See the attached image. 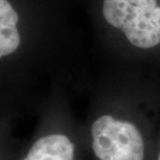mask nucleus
I'll return each instance as SVG.
<instances>
[{"instance_id":"1","label":"nucleus","mask_w":160,"mask_h":160,"mask_svg":"<svg viewBox=\"0 0 160 160\" xmlns=\"http://www.w3.org/2000/svg\"><path fill=\"white\" fill-rule=\"evenodd\" d=\"M92 146L99 160H143L145 142L130 122L102 116L92 125Z\"/></svg>"},{"instance_id":"8","label":"nucleus","mask_w":160,"mask_h":160,"mask_svg":"<svg viewBox=\"0 0 160 160\" xmlns=\"http://www.w3.org/2000/svg\"><path fill=\"white\" fill-rule=\"evenodd\" d=\"M128 2H130L131 4H134V5H137L138 4V2L140 1V0H127Z\"/></svg>"},{"instance_id":"6","label":"nucleus","mask_w":160,"mask_h":160,"mask_svg":"<svg viewBox=\"0 0 160 160\" xmlns=\"http://www.w3.org/2000/svg\"><path fill=\"white\" fill-rule=\"evenodd\" d=\"M137 6L142 9L146 14L150 15L154 9L157 8V1L156 0H140Z\"/></svg>"},{"instance_id":"7","label":"nucleus","mask_w":160,"mask_h":160,"mask_svg":"<svg viewBox=\"0 0 160 160\" xmlns=\"http://www.w3.org/2000/svg\"><path fill=\"white\" fill-rule=\"evenodd\" d=\"M149 16L151 17L153 22H154L155 25L158 27V29L160 30V6H157V8H156Z\"/></svg>"},{"instance_id":"9","label":"nucleus","mask_w":160,"mask_h":160,"mask_svg":"<svg viewBox=\"0 0 160 160\" xmlns=\"http://www.w3.org/2000/svg\"><path fill=\"white\" fill-rule=\"evenodd\" d=\"M158 160H160V153H159V156H158Z\"/></svg>"},{"instance_id":"4","label":"nucleus","mask_w":160,"mask_h":160,"mask_svg":"<svg viewBox=\"0 0 160 160\" xmlns=\"http://www.w3.org/2000/svg\"><path fill=\"white\" fill-rule=\"evenodd\" d=\"M19 16L8 0H0V55L14 53L20 46V34L17 29Z\"/></svg>"},{"instance_id":"3","label":"nucleus","mask_w":160,"mask_h":160,"mask_svg":"<svg viewBox=\"0 0 160 160\" xmlns=\"http://www.w3.org/2000/svg\"><path fill=\"white\" fill-rule=\"evenodd\" d=\"M75 147L63 134H49L33 143L22 160H74Z\"/></svg>"},{"instance_id":"5","label":"nucleus","mask_w":160,"mask_h":160,"mask_svg":"<svg viewBox=\"0 0 160 160\" xmlns=\"http://www.w3.org/2000/svg\"><path fill=\"white\" fill-rule=\"evenodd\" d=\"M134 4L127 0H104L103 16L107 23L111 26L122 29L125 21L133 9Z\"/></svg>"},{"instance_id":"2","label":"nucleus","mask_w":160,"mask_h":160,"mask_svg":"<svg viewBox=\"0 0 160 160\" xmlns=\"http://www.w3.org/2000/svg\"><path fill=\"white\" fill-rule=\"evenodd\" d=\"M128 41L135 47L148 49L160 43V30L151 17L134 5L121 29Z\"/></svg>"}]
</instances>
